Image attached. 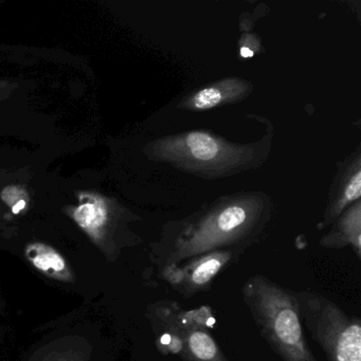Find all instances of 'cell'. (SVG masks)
<instances>
[{
	"mask_svg": "<svg viewBox=\"0 0 361 361\" xmlns=\"http://www.w3.org/2000/svg\"><path fill=\"white\" fill-rule=\"evenodd\" d=\"M242 298L262 337L283 361H317L293 290L255 274L243 285Z\"/></svg>",
	"mask_w": 361,
	"mask_h": 361,
	"instance_id": "cell-3",
	"label": "cell"
},
{
	"mask_svg": "<svg viewBox=\"0 0 361 361\" xmlns=\"http://www.w3.org/2000/svg\"><path fill=\"white\" fill-rule=\"evenodd\" d=\"M302 324L329 361H361V321L314 291L293 290Z\"/></svg>",
	"mask_w": 361,
	"mask_h": 361,
	"instance_id": "cell-5",
	"label": "cell"
},
{
	"mask_svg": "<svg viewBox=\"0 0 361 361\" xmlns=\"http://www.w3.org/2000/svg\"><path fill=\"white\" fill-rule=\"evenodd\" d=\"M261 39L255 33H242L240 39V54L242 59H250L261 51Z\"/></svg>",
	"mask_w": 361,
	"mask_h": 361,
	"instance_id": "cell-12",
	"label": "cell"
},
{
	"mask_svg": "<svg viewBox=\"0 0 361 361\" xmlns=\"http://www.w3.org/2000/svg\"><path fill=\"white\" fill-rule=\"evenodd\" d=\"M107 211L102 200H92V202L81 204L75 211L78 223L87 230H94L104 225Z\"/></svg>",
	"mask_w": 361,
	"mask_h": 361,
	"instance_id": "cell-11",
	"label": "cell"
},
{
	"mask_svg": "<svg viewBox=\"0 0 361 361\" xmlns=\"http://www.w3.org/2000/svg\"><path fill=\"white\" fill-rule=\"evenodd\" d=\"M149 312L162 355H175L183 361H230L209 331L215 322L209 306L185 310L177 302L162 300Z\"/></svg>",
	"mask_w": 361,
	"mask_h": 361,
	"instance_id": "cell-4",
	"label": "cell"
},
{
	"mask_svg": "<svg viewBox=\"0 0 361 361\" xmlns=\"http://www.w3.org/2000/svg\"><path fill=\"white\" fill-rule=\"evenodd\" d=\"M29 261L43 274L58 280H69L71 271L60 253L43 244H32L27 248Z\"/></svg>",
	"mask_w": 361,
	"mask_h": 361,
	"instance_id": "cell-10",
	"label": "cell"
},
{
	"mask_svg": "<svg viewBox=\"0 0 361 361\" xmlns=\"http://www.w3.org/2000/svg\"><path fill=\"white\" fill-rule=\"evenodd\" d=\"M271 216V200L263 192L221 196L185 219L166 224L154 245V263L161 269L212 251L247 250L259 242Z\"/></svg>",
	"mask_w": 361,
	"mask_h": 361,
	"instance_id": "cell-1",
	"label": "cell"
},
{
	"mask_svg": "<svg viewBox=\"0 0 361 361\" xmlns=\"http://www.w3.org/2000/svg\"><path fill=\"white\" fill-rule=\"evenodd\" d=\"M253 85L243 78H224L190 92L179 102L178 109L192 113L212 111L246 100Z\"/></svg>",
	"mask_w": 361,
	"mask_h": 361,
	"instance_id": "cell-7",
	"label": "cell"
},
{
	"mask_svg": "<svg viewBox=\"0 0 361 361\" xmlns=\"http://www.w3.org/2000/svg\"><path fill=\"white\" fill-rule=\"evenodd\" d=\"M361 196V153L360 147L344 161L338 170L329 192V202L323 216L324 227L333 225L334 221Z\"/></svg>",
	"mask_w": 361,
	"mask_h": 361,
	"instance_id": "cell-8",
	"label": "cell"
},
{
	"mask_svg": "<svg viewBox=\"0 0 361 361\" xmlns=\"http://www.w3.org/2000/svg\"><path fill=\"white\" fill-rule=\"evenodd\" d=\"M274 133L255 143H236L206 130L164 136L149 143V157L202 179L228 178L259 168L269 156Z\"/></svg>",
	"mask_w": 361,
	"mask_h": 361,
	"instance_id": "cell-2",
	"label": "cell"
},
{
	"mask_svg": "<svg viewBox=\"0 0 361 361\" xmlns=\"http://www.w3.org/2000/svg\"><path fill=\"white\" fill-rule=\"evenodd\" d=\"M333 228L319 240L324 248L341 249L350 246L361 257V202L348 207L333 224Z\"/></svg>",
	"mask_w": 361,
	"mask_h": 361,
	"instance_id": "cell-9",
	"label": "cell"
},
{
	"mask_svg": "<svg viewBox=\"0 0 361 361\" xmlns=\"http://www.w3.org/2000/svg\"><path fill=\"white\" fill-rule=\"evenodd\" d=\"M246 251L243 248L212 251L159 269V278L185 299L209 290L213 280L233 265Z\"/></svg>",
	"mask_w": 361,
	"mask_h": 361,
	"instance_id": "cell-6",
	"label": "cell"
}]
</instances>
